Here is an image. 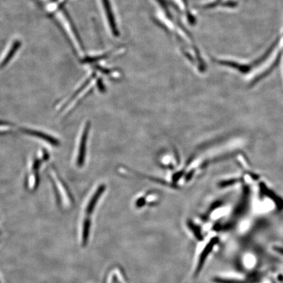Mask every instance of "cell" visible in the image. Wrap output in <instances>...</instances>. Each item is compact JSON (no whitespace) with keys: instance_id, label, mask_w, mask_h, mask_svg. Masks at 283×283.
Returning a JSON list of instances; mask_svg holds the SVG:
<instances>
[{"instance_id":"3957f363","label":"cell","mask_w":283,"mask_h":283,"mask_svg":"<svg viewBox=\"0 0 283 283\" xmlns=\"http://www.w3.org/2000/svg\"><path fill=\"white\" fill-rule=\"evenodd\" d=\"M44 163L46 162L38 156L31 158L30 160L29 170L27 172V178H26V183H27L26 184L30 190H35L40 184V170Z\"/></svg>"},{"instance_id":"8992f818","label":"cell","mask_w":283,"mask_h":283,"mask_svg":"<svg viewBox=\"0 0 283 283\" xmlns=\"http://www.w3.org/2000/svg\"><path fill=\"white\" fill-rule=\"evenodd\" d=\"M89 127L90 126L89 124H86L82 131L81 139H80L79 146H78L77 159H76V164L79 167L82 166L85 161L87 135H88Z\"/></svg>"},{"instance_id":"4fadbf2b","label":"cell","mask_w":283,"mask_h":283,"mask_svg":"<svg viewBox=\"0 0 283 283\" xmlns=\"http://www.w3.org/2000/svg\"><path fill=\"white\" fill-rule=\"evenodd\" d=\"M189 228H191V230L193 231V233H194L195 234V236H196V237L199 238V239H201V236H201L200 232H199V229L197 228L196 227L194 226V225L189 224Z\"/></svg>"},{"instance_id":"30bf717a","label":"cell","mask_w":283,"mask_h":283,"mask_svg":"<svg viewBox=\"0 0 283 283\" xmlns=\"http://www.w3.org/2000/svg\"><path fill=\"white\" fill-rule=\"evenodd\" d=\"M279 40V38H277L275 42L273 43V44L270 46V47L267 49V51L264 54L263 56H262L260 59H258V60L255 61L254 63V65H255V66L261 64L262 62H264V61H265L266 59H267V58H268L270 55H271V53H272V51L273 50H274L275 47H276L277 45L278 44Z\"/></svg>"},{"instance_id":"9a60e30c","label":"cell","mask_w":283,"mask_h":283,"mask_svg":"<svg viewBox=\"0 0 283 283\" xmlns=\"http://www.w3.org/2000/svg\"><path fill=\"white\" fill-rule=\"evenodd\" d=\"M275 250L277 252L280 253V254L283 255V248L276 247L275 248Z\"/></svg>"},{"instance_id":"52a82bcc","label":"cell","mask_w":283,"mask_h":283,"mask_svg":"<svg viewBox=\"0 0 283 283\" xmlns=\"http://www.w3.org/2000/svg\"><path fill=\"white\" fill-rule=\"evenodd\" d=\"M218 241H219V239H218L217 238H214V239H212L210 243L206 245L205 249H204V252H203L202 255H201L200 259H199L198 266H197V267L196 273H198L199 271H200L201 269H202L203 267V265H204V262L205 261L208 255L209 254L210 252H211L214 246L218 243Z\"/></svg>"},{"instance_id":"5b68a950","label":"cell","mask_w":283,"mask_h":283,"mask_svg":"<svg viewBox=\"0 0 283 283\" xmlns=\"http://www.w3.org/2000/svg\"><path fill=\"white\" fill-rule=\"evenodd\" d=\"M101 1L106 20H107L108 24H109L111 33L115 36H117L119 34V31L118 29H117L116 20L115 19L114 14L113 12L111 2L110 0H101Z\"/></svg>"},{"instance_id":"5bb4252c","label":"cell","mask_w":283,"mask_h":283,"mask_svg":"<svg viewBox=\"0 0 283 283\" xmlns=\"http://www.w3.org/2000/svg\"><path fill=\"white\" fill-rule=\"evenodd\" d=\"M237 3L236 1H229L227 2L223 3L221 5L223 7H236L237 6Z\"/></svg>"},{"instance_id":"277c9868","label":"cell","mask_w":283,"mask_h":283,"mask_svg":"<svg viewBox=\"0 0 283 283\" xmlns=\"http://www.w3.org/2000/svg\"><path fill=\"white\" fill-rule=\"evenodd\" d=\"M18 131L20 133L29 135L30 137L35 138L36 139H38L47 143V144L53 145V146H57L59 144V141L57 138L54 137V136L49 135V134L40 131V130L29 127H20L18 128Z\"/></svg>"},{"instance_id":"7c38bea8","label":"cell","mask_w":283,"mask_h":283,"mask_svg":"<svg viewBox=\"0 0 283 283\" xmlns=\"http://www.w3.org/2000/svg\"><path fill=\"white\" fill-rule=\"evenodd\" d=\"M156 1L159 3L160 6H161L162 8L164 9V10L168 12V14H170V11H169V3H167L166 0H156Z\"/></svg>"},{"instance_id":"7a4b0ae2","label":"cell","mask_w":283,"mask_h":283,"mask_svg":"<svg viewBox=\"0 0 283 283\" xmlns=\"http://www.w3.org/2000/svg\"><path fill=\"white\" fill-rule=\"evenodd\" d=\"M22 46L21 38L17 35L11 37L0 54V70L10 64Z\"/></svg>"},{"instance_id":"6da1fadb","label":"cell","mask_w":283,"mask_h":283,"mask_svg":"<svg viewBox=\"0 0 283 283\" xmlns=\"http://www.w3.org/2000/svg\"><path fill=\"white\" fill-rule=\"evenodd\" d=\"M64 33L74 51L83 57V46L73 22L64 8L68 0H35Z\"/></svg>"},{"instance_id":"8fae6325","label":"cell","mask_w":283,"mask_h":283,"mask_svg":"<svg viewBox=\"0 0 283 283\" xmlns=\"http://www.w3.org/2000/svg\"><path fill=\"white\" fill-rule=\"evenodd\" d=\"M281 56H282V52L280 51L279 52L278 55H277V57L276 58V59H275L274 63H273V64L271 65V66L269 67V68L267 70H266L264 74H262L261 76H260L258 78H256V79H255L254 82L259 81V80L261 79L262 78L265 77V76H267V74H269L270 72H271V71H272L273 69H274L275 67H276L277 65L279 64V62H280L281 60Z\"/></svg>"},{"instance_id":"ba28073f","label":"cell","mask_w":283,"mask_h":283,"mask_svg":"<svg viewBox=\"0 0 283 283\" xmlns=\"http://www.w3.org/2000/svg\"><path fill=\"white\" fill-rule=\"evenodd\" d=\"M216 62H217L220 64L223 65V66L232 67V68L237 69V70H239L240 72H243V73H247L251 69L250 66L238 64V63L233 62V61H216Z\"/></svg>"},{"instance_id":"9c48e42d","label":"cell","mask_w":283,"mask_h":283,"mask_svg":"<svg viewBox=\"0 0 283 283\" xmlns=\"http://www.w3.org/2000/svg\"><path fill=\"white\" fill-rule=\"evenodd\" d=\"M104 190V186H100L99 188H98L97 190H96L95 194L93 195L92 198L91 199L90 202H89L88 205L87 206L86 212L88 214L91 213L93 212V208L95 206L96 203L98 202V199L99 198L100 195H102V192Z\"/></svg>"}]
</instances>
